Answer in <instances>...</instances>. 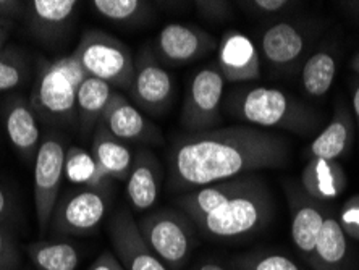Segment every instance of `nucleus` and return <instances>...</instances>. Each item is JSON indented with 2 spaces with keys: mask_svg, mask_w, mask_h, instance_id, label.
I'll use <instances>...</instances> for the list:
<instances>
[{
  "mask_svg": "<svg viewBox=\"0 0 359 270\" xmlns=\"http://www.w3.org/2000/svg\"><path fill=\"white\" fill-rule=\"evenodd\" d=\"M10 28H12V21L7 20H0V50L4 49L5 42H7Z\"/></svg>",
  "mask_w": 359,
  "mask_h": 270,
  "instance_id": "39",
  "label": "nucleus"
},
{
  "mask_svg": "<svg viewBox=\"0 0 359 270\" xmlns=\"http://www.w3.org/2000/svg\"><path fill=\"white\" fill-rule=\"evenodd\" d=\"M201 235L210 240H236L261 231L272 215V198L266 183L255 175L193 189L177 198Z\"/></svg>",
  "mask_w": 359,
  "mask_h": 270,
  "instance_id": "2",
  "label": "nucleus"
},
{
  "mask_svg": "<svg viewBox=\"0 0 359 270\" xmlns=\"http://www.w3.org/2000/svg\"><path fill=\"white\" fill-rule=\"evenodd\" d=\"M86 76L73 54L42 60L28 99L38 119L60 126L76 120L78 91Z\"/></svg>",
  "mask_w": 359,
  "mask_h": 270,
  "instance_id": "3",
  "label": "nucleus"
},
{
  "mask_svg": "<svg viewBox=\"0 0 359 270\" xmlns=\"http://www.w3.org/2000/svg\"><path fill=\"white\" fill-rule=\"evenodd\" d=\"M283 136L250 125H233L175 137L168 152V187L188 193L288 162Z\"/></svg>",
  "mask_w": 359,
  "mask_h": 270,
  "instance_id": "1",
  "label": "nucleus"
},
{
  "mask_svg": "<svg viewBox=\"0 0 359 270\" xmlns=\"http://www.w3.org/2000/svg\"><path fill=\"white\" fill-rule=\"evenodd\" d=\"M26 252L38 270H76L80 250L67 240H44L26 246Z\"/></svg>",
  "mask_w": 359,
  "mask_h": 270,
  "instance_id": "25",
  "label": "nucleus"
},
{
  "mask_svg": "<svg viewBox=\"0 0 359 270\" xmlns=\"http://www.w3.org/2000/svg\"><path fill=\"white\" fill-rule=\"evenodd\" d=\"M353 119H355V123L358 126V135H359V83L355 86V91H353Z\"/></svg>",
  "mask_w": 359,
  "mask_h": 270,
  "instance_id": "40",
  "label": "nucleus"
},
{
  "mask_svg": "<svg viewBox=\"0 0 359 270\" xmlns=\"http://www.w3.org/2000/svg\"><path fill=\"white\" fill-rule=\"evenodd\" d=\"M339 222L346 236L359 241V194L351 196L343 203Z\"/></svg>",
  "mask_w": 359,
  "mask_h": 270,
  "instance_id": "31",
  "label": "nucleus"
},
{
  "mask_svg": "<svg viewBox=\"0 0 359 270\" xmlns=\"http://www.w3.org/2000/svg\"><path fill=\"white\" fill-rule=\"evenodd\" d=\"M99 123H102L115 137L125 142L140 144H161L162 133L154 123L146 119L141 110L126 96L115 91Z\"/></svg>",
  "mask_w": 359,
  "mask_h": 270,
  "instance_id": "13",
  "label": "nucleus"
},
{
  "mask_svg": "<svg viewBox=\"0 0 359 270\" xmlns=\"http://www.w3.org/2000/svg\"><path fill=\"white\" fill-rule=\"evenodd\" d=\"M107 188L83 187L59 199L52 215V230L57 235L88 236L96 231L109 212Z\"/></svg>",
  "mask_w": 359,
  "mask_h": 270,
  "instance_id": "8",
  "label": "nucleus"
},
{
  "mask_svg": "<svg viewBox=\"0 0 359 270\" xmlns=\"http://www.w3.org/2000/svg\"><path fill=\"white\" fill-rule=\"evenodd\" d=\"M67 149L62 136L47 133L42 137L34 158V208L42 233L49 229L55 205L59 203L62 182L65 177Z\"/></svg>",
  "mask_w": 359,
  "mask_h": 270,
  "instance_id": "7",
  "label": "nucleus"
},
{
  "mask_svg": "<svg viewBox=\"0 0 359 270\" xmlns=\"http://www.w3.org/2000/svg\"><path fill=\"white\" fill-rule=\"evenodd\" d=\"M13 214L12 196L0 184V225L5 224Z\"/></svg>",
  "mask_w": 359,
  "mask_h": 270,
  "instance_id": "37",
  "label": "nucleus"
},
{
  "mask_svg": "<svg viewBox=\"0 0 359 270\" xmlns=\"http://www.w3.org/2000/svg\"><path fill=\"white\" fill-rule=\"evenodd\" d=\"M162 167L154 152L141 147L135 154L133 167L126 180V198L136 212H147L161 193Z\"/></svg>",
  "mask_w": 359,
  "mask_h": 270,
  "instance_id": "16",
  "label": "nucleus"
},
{
  "mask_svg": "<svg viewBox=\"0 0 359 270\" xmlns=\"http://www.w3.org/2000/svg\"><path fill=\"white\" fill-rule=\"evenodd\" d=\"M351 67H353V70H355L356 73H359V52L355 55V58H353Z\"/></svg>",
  "mask_w": 359,
  "mask_h": 270,
  "instance_id": "41",
  "label": "nucleus"
},
{
  "mask_svg": "<svg viewBox=\"0 0 359 270\" xmlns=\"http://www.w3.org/2000/svg\"><path fill=\"white\" fill-rule=\"evenodd\" d=\"M89 270H125L112 251L100 252Z\"/></svg>",
  "mask_w": 359,
  "mask_h": 270,
  "instance_id": "36",
  "label": "nucleus"
},
{
  "mask_svg": "<svg viewBox=\"0 0 359 270\" xmlns=\"http://www.w3.org/2000/svg\"><path fill=\"white\" fill-rule=\"evenodd\" d=\"M138 229L147 246L168 270L182 269L196 246V227L182 210H151L138 220Z\"/></svg>",
  "mask_w": 359,
  "mask_h": 270,
  "instance_id": "6",
  "label": "nucleus"
},
{
  "mask_svg": "<svg viewBox=\"0 0 359 270\" xmlns=\"http://www.w3.org/2000/svg\"><path fill=\"white\" fill-rule=\"evenodd\" d=\"M65 177L72 183L89 188H107L110 183V180L100 173L91 152L76 146L67 149Z\"/></svg>",
  "mask_w": 359,
  "mask_h": 270,
  "instance_id": "27",
  "label": "nucleus"
},
{
  "mask_svg": "<svg viewBox=\"0 0 359 270\" xmlns=\"http://www.w3.org/2000/svg\"><path fill=\"white\" fill-rule=\"evenodd\" d=\"M91 7L100 17L118 25H141L149 18L152 7L142 0H94Z\"/></svg>",
  "mask_w": 359,
  "mask_h": 270,
  "instance_id": "28",
  "label": "nucleus"
},
{
  "mask_svg": "<svg viewBox=\"0 0 359 270\" xmlns=\"http://www.w3.org/2000/svg\"><path fill=\"white\" fill-rule=\"evenodd\" d=\"M73 55L88 76L102 79L114 89L131 88L135 57L130 47L100 29L84 31Z\"/></svg>",
  "mask_w": 359,
  "mask_h": 270,
  "instance_id": "5",
  "label": "nucleus"
},
{
  "mask_svg": "<svg viewBox=\"0 0 359 270\" xmlns=\"http://www.w3.org/2000/svg\"><path fill=\"white\" fill-rule=\"evenodd\" d=\"M193 270H230V269L225 267L224 264H220L217 261H203L199 262Z\"/></svg>",
  "mask_w": 359,
  "mask_h": 270,
  "instance_id": "38",
  "label": "nucleus"
},
{
  "mask_svg": "<svg viewBox=\"0 0 359 270\" xmlns=\"http://www.w3.org/2000/svg\"><path fill=\"white\" fill-rule=\"evenodd\" d=\"M175 93V84L170 72L159 62L149 47H144L135 57V76L130 88V96L149 115H162L170 107Z\"/></svg>",
  "mask_w": 359,
  "mask_h": 270,
  "instance_id": "10",
  "label": "nucleus"
},
{
  "mask_svg": "<svg viewBox=\"0 0 359 270\" xmlns=\"http://www.w3.org/2000/svg\"><path fill=\"white\" fill-rule=\"evenodd\" d=\"M301 184L308 198L316 203H329L340 198L348 180L345 170L337 161L311 158L301 173Z\"/></svg>",
  "mask_w": 359,
  "mask_h": 270,
  "instance_id": "22",
  "label": "nucleus"
},
{
  "mask_svg": "<svg viewBox=\"0 0 359 270\" xmlns=\"http://www.w3.org/2000/svg\"><path fill=\"white\" fill-rule=\"evenodd\" d=\"M217 65L225 83H248L261 78V57L255 42L238 29H230L219 42Z\"/></svg>",
  "mask_w": 359,
  "mask_h": 270,
  "instance_id": "14",
  "label": "nucleus"
},
{
  "mask_svg": "<svg viewBox=\"0 0 359 270\" xmlns=\"http://www.w3.org/2000/svg\"><path fill=\"white\" fill-rule=\"evenodd\" d=\"M306 49L304 34L298 26L288 21H278L264 31L261 50L269 65L290 68L297 63Z\"/></svg>",
  "mask_w": 359,
  "mask_h": 270,
  "instance_id": "21",
  "label": "nucleus"
},
{
  "mask_svg": "<svg viewBox=\"0 0 359 270\" xmlns=\"http://www.w3.org/2000/svg\"><path fill=\"white\" fill-rule=\"evenodd\" d=\"M26 2L20 0H0V20H20L25 18Z\"/></svg>",
  "mask_w": 359,
  "mask_h": 270,
  "instance_id": "35",
  "label": "nucleus"
},
{
  "mask_svg": "<svg viewBox=\"0 0 359 270\" xmlns=\"http://www.w3.org/2000/svg\"><path fill=\"white\" fill-rule=\"evenodd\" d=\"M290 209H292V240L306 261L311 262L327 214L319 203L298 193L290 194Z\"/></svg>",
  "mask_w": 359,
  "mask_h": 270,
  "instance_id": "20",
  "label": "nucleus"
},
{
  "mask_svg": "<svg viewBox=\"0 0 359 270\" xmlns=\"http://www.w3.org/2000/svg\"><path fill=\"white\" fill-rule=\"evenodd\" d=\"M243 5L252 13L273 15L288 8L292 2H287V0H252V2H243Z\"/></svg>",
  "mask_w": 359,
  "mask_h": 270,
  "instance_id": "34",
  "label": "nucleus"
},
{
  "mask_svg": "<svg viewBox=\"0 0 359 270\" xmlns=\"http://www.w3.org/2000/svg\"><path fill=\"white\" fill-rule=\"evenodd\" d=\"M20 250L17 240L4 225H0V270H17Z\"/></svg>",
  "mask_w": 359,
  "mask_h": 270,
  "instance_id": "32",
  "label": "nucleus"
},
{
  "mask_svg": "<svg viewBox=\"0 0 359 270\" xmlns=\"http://www.w3.org/2000/svg\"><path fill=\"white\" fill-rule=\"evenodd\" d=\"M224 88L225 78L217 63H210L193 76L180 115V121L188 133L212 130L220 119Z\"/></svg>",
  "mask_w": 359,
  "mask_h": 270,
  "instance_id": "9",
  "label": "nucleus"
},
{
  "mask_svg": "<svg viewBox=\"0 0 359 270\" xmlns=\"http://www.w3.org/2000/svg\"><path fill=\"white\" fill-rule=\"evenodd\" d=\"M28 62L18 49L0 50V93L17 89L28 76Z\"/></svg>",
  "mask_w": 359,
  "mask_h": 270,
  "instance_id": "29",
  "label": "nucleus"
},
{
  "mask_svg": "<svg viewBox=\"0 0 359 270\" xmlns=\"http://www.w3.org/2000/svg\"><path fill=\"white\" fill-rule=\"evenodd\" d=\"M114 93L115 89L102 79L93 76L83 79L76 97V121L84 136L96 128Z\"/></svg>",
  "mask_w": 359,
  "mask_h": 270,
  "instance_id": "24",
  "label": "nucleus"
},
{
  "mask_svg": "<svg viewBox=\"0 0 359 270\" xmlns=\"http://www.w3.org/2000/svg\"><path fill=\"white\" fill-rule=\"evenodd\" d=\"M356 123L353 119L351 109L345 102H340L335 109L330 123L320 131L319 136L311 142V158H324V161H337L346 156L355 140Z\"/></svg>",
  "mask_w": 359,
  "mask_h": 270,
  "instance_id": "18",
  "label": "nucleus"
},
{
  "mask_svg": "<svg viewBox=\"0 0 359 270\" xmlns=\"http://www.w3.org/2000/svg\"><path fill=\"white\" fill-rule=\"evenodd\" d=\"M240 270H303L292 259L278 252L255 251L236 259Z\"/></svg>",
  "mask_w": 359,
  "mask_h": 270,
  "instance_id": "30",
  "label": "nucleus"
},
{
  "mask_svg": "<svg viewBox=\"0 0 359 270\" xmlns=\"http://www.w3.org/2000/svg\"><path fill=\"white\" fill-rule=\"evenodd\" d=\"M226 109L256 128H280L309 133L318 125L311 110L290 94L276 88L256 86L230 94Z\"/></svg>",
  "mask_w": 359,
  "mask_h": 270,
  "instance_id": "4",
  "label": "nucleus"
},
{
  "mask_svg": "<svg viewBox=\"0 0 359 270\" xmlns=\"http://www.w3.org/2000/svg\"><path fill=\"white\" fill-rule=\"evenodd\" d=\"M76 8L75 0H33L26 2L25 20L36 38L52 42L68 29Z\"/></svg>",
  "mask_w": 359,
  "mask_h": 270,
  "instance_id": "17",
  "label": "nucleus"
},
{
  "mask_svg": "<svg viewBox=\"0 0 359 270\" xmlns=\"http://www.w3.org/2000/svg\"><path fill=\"white\" fill-rule=\"evenodd\" d=\"M4 125L10 142L21 158L26 162L34 161L42 142V135L38 115L34 114L29 100L21 96H12L5 100Z\"/></svg>",
  "mask_w": 359,
  "mask_h": 270,
  "instance_id": "15",
  "label": "nucleus"
},
{
  "mask_svg": "<svg viewBox=\"0 0 359 270\" xmlns=\"http://www.w3.org/2000/svg\"><path fill=\"white\" fill-rule=\"evenodd\" d=\"M156 47L162 62L184 65L210 54L217 49L219 42L198 26L170 23L161 29Z\"/></svg>",
  "mask_w": 359,
  "mask_h": 270,
  "instance_id": "12",
  "label": "nucleus"
},
{
  "mask_svg": "<svg viewBox=\"0 0 359 270\" xmlns=\"http://www.w3.org/2000/svg\"><path fill=\"white\" fill-rule=\"evenodd\" d=\"M91 154L100 173L109 180L126 182L133 167L135 154L128 142L115 137L102 123L93 131Z\"/></svg>",
  "mask_w": 359,
  "mask_h": 270,
  "instance_id": "19",
  "label": "nucleus"
},
{
  "mask_svg": "<svg viewBox=\"0 0 359 270\" xmlns=\"http://www.w3.org/2000/svg\"><path fill=\"white\" fill-rule=\"evenodd\" d=\"M337 75L335 57L327 50L316 52L306 60L301 70V84L313 97H324L330 91Z\"/></svg>",
  "mask_w": 359,
  "mask_h": 270,
  "instance_id": "26",
  "label": "nucleus"
},
{
  "mask_svg": "<svg viewBox=\"0 0 359 270\" xmlns=\"http://www.w3.org/2000/svg\"><path fill=\"white\" fill-rule=\"evenodd\" d=\"M107 230L115 257L125 270H168L147 246L138 222L128 209H118L110 219Z\"/></svg>",
  "mask_w": 359,
  "mask_h": 270,
  "instance_id": "11",
  "label": "nucleus"
},
{
  "mask_svg": "<svg viewBox=\"0 0 359 270\" xmlns=\"http://www.w3.org/2000/svg\"><path fill=\"white\" fill-rule=\"evenodd\" d=\"M198 12L208 20H229L231 15V7L229 2H212V0H205V2H194Z\"/></svg>",
  "mask_w": 359,
  "mask_h": 270,
  "instance_id": "33",
  "label": "nucleus"
},
{
  "mask_svg": "<svg viewBox=\"0 0 359 270\" xmlns=\"http://www.w3.org/2000/svg\"><path fill=\"white\" fill-rule=\"evenodd\" d=\"M348 259V236L343 231L339 219L327 214L322 225L318 245L311 259L314 270H343Z\"/></svg>",
  "mask_w": 359,
  "mask_h": 270,
  "instance_id": "23",
  "label": "nucleus"
}]
</instances>
